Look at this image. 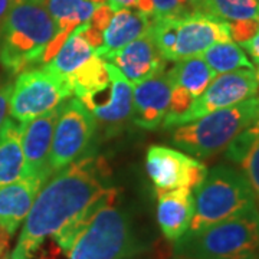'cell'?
Listing matches in <instances>:
<instances>
[{"mask_svg": "<svg viewBox=\"0 0 259 259\" xmlns=\"http://www.w3.org/2000/svg\"><path fill=\"white\" fill-rule=\"evenodd\" d=\"M108 64V62H107ZM110 85L101 91L76 97L95 120L118 125L127 121L133 112V83L120 71L108 64Z\"/></svg>", "mask_w": 259, "mask_h": 259, "instance_id": "4fadbf2b", "label": "cell"}, {"mask_svg": "<svg viewBox=\"0 0 259 259\" xmlns=\"http://www.w3.org/2000/svg\"><path fill=\"white\" fill-rule=\"evenodd\" d=\"M5 248H6V246H0V256L3 255V252H5Z\"/></svg>", "mask_w": 259, "mask_h": 259, "instance_id": "8d00e7d4", "label": "cell"}, {"mask_svg": "<svg viewBox=\"0 0 259 259\" xmlns=\"http://www.w3.org/2000/svg\"><path fill=\"white\" fill-rule=\"evenodd\" d=\"M95 134V118L78 98L62 105L54 130L49 166L52 175L69 166L90 147Z\"/></svg>", "mask_w": 259, "mask_h": 259, "instance_id": "9c48e42d", "label": "cell"}, {"mask_svg": "<svg viewBox=\"0 0 259 259\" xmlns=\"http://www.w3.org/2000/svg\"><path fill=\"white\" fill-rule=\"evenodd\" d=\"M258 2H259V0H258Z\"/></svg>", "mask_w": 259, "mask_h": 259, "instance_id": "60d3db41", "label": "cell"}, {"mask_svg": "<svg viewBox=\"0 0 259 259\" xmlns=\"http://www.w3.org/2000/svg\"><path fill=\"white\" fill-rule=\"evenodd\" d=\"M206 13L226 22L259 19L258 0H206Z\"/></svg>", "mask_w": 259, "mask_h": 259, "instance_id": "d4e9b609", "label": "cell"}, {"mask_svg": "<svg viewBox=\"0 0 259 259\" xmlns=\"http://www.w3.org/2000/svg\"><path fill=\"white\" fill-rule=\"evenodd\" d=\"M151 22V19L136 9L114 12L108 26L102 32V47L95 51V54L104 58L114 51H118L130 42L146 35L150 30Z\"/></svg>", "mask_w": 259, "mask_h": 259, "instance_id": "ac0fdd59", "label": "cell"}, {"mask_svg": "<svg viewBox=\"0 0 259 259\" xmlns=\"http://www.w3.org/2000/svg\"><path fill=\"white\" fill-rule=\"evenodd\" d=\"M110 168L102 157H81L42 186L23 221L10 259H32L52 238L68 253L87 223L115 189L108 185Z\"/></svg>", "mask_w": 259, "mask_h": 259, "instance_id": "6da1fadb", "label": "cell"}, {"mask_svg": "<svg viewBox=\"0 0 259 259\" xmlns=\"http://www.w3.org/2000/svg\"><path fill=\"white\" fill-rule=\"evenodd\" d=\"M236 163L241 166V171L249 183L256 204H259V121L253 124L252 139Z\"/></svg>", "mask_w": 259, "mask_h": 259, "instance_id": "484cf974", "label": "cell"}, {"mask_svg": "<svg viewBox=\"0 0 259 259\" xmlns=\"http://www.w3.org/2000/svg\"><path fill=\"white\" fill-rule=\"evenodd\" d=\"M45 185L39 179H20L0 186V229L13 235L26 219L35 197Z\"/></svg>", "mask_w": 259, "mask_h": 259, "instance_id": "2e32d148", "label": "cell"}, {"mask_svg": "<svg viewBox=\"0 0 259 259\" xmlns=\"http://www.w3.org/2000/svg\"><path fill=\"white\" fill-rule=\"evenodd\" d=\"M258 98H259V97H258Z\"/></svg>", "mask_w": 259, "mask_h": 259, "instance_id": "b9f144b4", "label": "cell"}, {"mask_svg": "<svg viewBox=\"0 0 259 259\" xmlns=\"http://www.w3.org/2000/svg\"><path fill=\"white\" fill-rule=\"evenodd\" d=\"M183 3L192 12L206 13V0H183Z\"/></svg>", "mask_w": 259, "mask_h": 259, "instance_id": "836d02e7", "label": "cell"}, {"mask_svg": "<svg viewBox=\"0 0 259 259\" xmlns=\"http://www.w3.org/2000/svg\"><path fill=\"white\" fill-rule=\"evenodd\" d=\"M204 62L209 65L216 75L226 74L238 69H253L252 64L246 56L245 51L235 42H219L210 48H207L202 54Z\"/></svg>", "mask_w": 259, "mask_h": 259, "instance_id": "cb8c5ba5", "label": "cell"}, {"mask_svg": "<svg viewBox=\"0 0 259 259\" xmlns=\"http://www.w3.org/2000/svg\"><path fill=\"white\" fill-rule=\"evenodd\" d=\"M157 194L158 228L167 241H179L187 233L193 219V192L189 189H175Z\"/></svg>", "mask_w": 259, "mask_h": 259, "instance_id": "e0dca14e", "label": "cell"}, {"mask_svg": "<svg viewBox=\"0 0 259 259\" xmlns=\"http://www.w3.org/2000/svg\"><path fill=\"white\" fill-rule=\"evenodd\" d=\"M258 91L259 68L238 69L216 75V78L204 90V93L197 97L192 107L177 120L176 127L199 120L210 112L241 104L252 97H256Z\"/></svg>", "mask_w": 259, "mask_h": 259, "instance_id": "30bf717a", "label": "cell"}, {"mask_svg": "<svg viewBox=\"0 0 259 259\" xmlns=\"http://www.w3.org/2000/svg\"><path fill=\"white\" fill-rule=\"evenodd\" d=\"M112 15H114V12H112L111 8L108 5H100V6H97V9L94 10L93 18L90 20L91 28L97 29L100 32H104L105 28L108 26Z\"/></svg>", "mask_w": 259, "mask_h": 259, "instance_id": "f1b7e54d", "label": "cell"}, {"mask_svg": "<svg viewBox=\"0 0 259 259\" xmlns=\"http://www.w3.org/2000/svg\"><path fill=\"white\" fill-rule=\"evenodd\" d=\"M25 176L22 148V127L8 118L0 128V186L9 185Z\"/></svg>", "mask_w": 259, "mask_h": 259, "instance_id": "d6986e66", "label": "cell"}, {"mask_svg": "<svg viewBox=\"0 0 259 259\" xmlns=\"http://www.w3.org/2000/svg\"><path fill=\"white\" fill-rule=\"evenodd\" d=\"M175 259H190V258H182V256H176Z\"/></svg>", "mask_w": 259, "mask_h": 259, "instance_id": "ab89813d", "label": "cell"}, {"mask_svg": "<svg viewBox=\"0 0 259 259\" xmlns=\"http://www.w3.org/2000/svg\"><path fill=\"white\" fill-rule=\"evenodd\" d=\"M74 90L69 78L55 72L48 65L20 72L10 94V118L28 122L64 105Z\"/></svg>", "mask_w": 259, "mask_h": 259, "instance_id": "ba28073f", "label": "cell"}, {"mask_svg": "<svg viewBox=\"0 0 259 259\" xmlns=\"http://www.w3.org/2000/svg\"><path fill=\"white\" fill-rule=\"evenodd\" d=\"M76 97L101 91L110 85V71L107 61L94 54L82 66L68 76Z\"/></svg>", "mask_w": 259, "mask_h": 259, "instance_id": "603a6c76", "label": "cell"}, {"mask_svg": "<svg viewBox=\"0 0 259 259\" xmlns=\"http://www.w3.org/2000/svg\"><path fill=\"white\" fill-rule=\"evenodd\" d=\"M259 121V98L252 97L233 107L218 110L199 120L177 125L170 141L197 160L210 158Z\"/></svg>", "mask_w": 259, "mask_h": 259, "instance_id": "3957f363", "label": "cell"}, {"mask_svg": "<svg viewBox=\"0 0 259 259\" xmlns=\"http://www.w3.org/2000/svg\"><path fill=\"white\" fill-rule=\"evenodd\" d=\"M8 233H5V232L0 229V246H6L8 245Z\"/></svg>", "mask_w": 259, "mask_h": 259, "instance_id": "e575fe53", "label": "cell"}, {"mask_svg": "<svg viewBox=\"0 0 259 259\" xmlns=\"http://www.w3.org/2000/svg\"><path fill=\"white\" fill-rule=\"evenodd\" d=\"M133 9L139 10L151 20L166 18H176L192 13L183 3V0H137Z\"/></svg>", "mask_w": 259, "mask_h": 259, "instance_id": "4316f807", "label": "cell"}, {"mask_svg": "<svg viewBox=\"0 0 259 259\" xmlns=\"http://www.w3.org/2000/svg\"><path fill=\"white\" fill-rule=\"evenodd\" d=\"M0 259H10L9 255H5V256H0Z\"/></svg>", "mask_w": 259, "mask_h": 259, "instance_id": "74e56055", "label": "cell"}, {"mask_svg": "<svg viewBox=\"0 0 259 259\" xmlns=\"http://www.w3.org/2000/svg\"><path fill=\"white\" fill-rule=\"evenodd\" d=\"M62 105L33 120L20 124L22 127V148L25 156L23 179H39L47 183L52 176L49 157L54 139V130Z\"/></svg>", "mask_w": 259, "mask_h": 259, "instance_id": "7c38bea8", "label": "cell"}, {"mask_svg": "<svg viewBox=\"0 0 259 259\" xmlns=\"http://www.w3.org/2000/svg\"><path fill=\"white\" fill-rule=\"evenodd\" d=\"M15 3H16V0H0V35H2V29L5 26V22L9 16L10 10Z\"/></svg>", "mask_w": 259, "mask_h": 259, "instance_id": "1f68e13d", "label": "cell"}, {"mask_svg": "<svg viewBox=\"0 0 259 259\" xmlns=\"http://www.w3.org/2000/svg\"><path fill=\"white\" fill-rule=\"evenodd\" d=\"M91 3L94 5H97V6H100V5H107L108 3V0H90Z\"/></svg>", "mask_w": 259, "mask_h": 259, "instance_id": "d590c367", "label": "cell"}, {"mask_svg": "<svg viewBox=\"0 0 259 259\" xmlns=\"http://www.w3.org/2000/svg\"><path fill=\"white\" fill-rule=\"evenodd\" d=\"M194 212L187 233L203 231L256 209V200L246 177L235 167H213L193 190Z\"/></svg>", "mask_w": 259, "mask_h": 259, "instance_id": "277c9868", "label": "cell"}, {"mask_svg": "<svg viewBox=\"0 0 259 259\" xmlns=\"http://www.w3.org/2000/svg\"><path fill=\"white\" fill-rule=\"evenodd\" d=\"M81 28L82 25L75 29L65 40L61 49L56 52V55L48 64L44 65H48L55 72L64 76H69L79 66H82L95 54V51L81 35Z\"/></svg>", "mask_w": 259, "mask_h": 259, "instance_id": "7402d4cb", "label": "cell"}, {"mask_svg": "<svg viewBox=\"0 0 259 259\" xmlns=\"http://www.w3.org/2000/svg\"><path fill=\"white\" fill-rule=\"evenodd\" d=\"M55 22L44 3L16 0L0 35V64L10 74H20L42 62L51 40L56 36Z\"/></svg>", "mask_w": 259, "mask_h": 259, "instance_id": "7a4b0ae2", "label": "cell"}, {"mask_svg": "<svg viewBox=\"0 0 259 259\" xmlns=\"http://www.w3.org/2000/svg\"><path fill=\"white\" fill-rule=\"evenodd\" d=\"M12 90H13V85H12V83L0 85V128H2V125L5 124V121L8 120Z\"/></svg>", "mask_w": 259, "mask_h": 259, "instance_id": "f546056e", "label": "cell"}, {"mask_svg": "<svg viewBox=\"0 0 259 259\" xmlns=\"http://www.w3.org/2000/svg\"><path fill=\"white\" fill-rule=\"evenodd\" d=\"M137 0H108V6L112 12H117L120 9H133L136 6Z\"/></svg>", "mask_w": 259, "mask_h": 259, "instance_id": "d6a6232c", "label": "cell"}, {"mask_svg": "<svg viewBox=\"0 0 259 259\" xmlns=\"http://www.w3.org/2000/svg\"><path fill=\"white\" fill-rule=\"evenodd\" d=\"M171 95L167 71L133 83L131 120L144 130H156L166 117Z\"/></svg>", "mask_w": 259, "mask_h": 259, "instance_id": "9a60e30c", "label": "cell"}, {"mask_svg": "<svg viewBox=\"0 0 259 259\" xmlns=\"http://www.w3.org/2000/svg\"><path fill=\"white\" fill-rule=\"evenodd\" d=\"M146 168L157 193L175 189H189L193 192L209 171L197 158L166 146L148 148Z\"/></svg>", "mask_w": 259, "mask_h": 259, "instance_id": "8fae6325", "label": "cell"}, {"mask_svg": "<svg viewBox=\"0 0 259 259\" xmlns=\"http://www.w3.org/2000/svg\"><path fill=\"white\" fill-rule=\"evenodd\" d=\"M175 255L190 259H258V207L175 242Z\"/></svg>", "mask_w": 259, "mask_h": 259, "instance_id": "8992f818", "label": "cell"}, {"mask_svg": "<svg viewBox=\"0 0 259 259\" xmlns=\"http://www.w3.org/2000/svg\"><path fill=\"white\" fill-rule=\"evenodd\" d=\"M167 76L171 85L182 87L196 100L216 78V74L202 56H194L177 61L176 65L167 71Z\"/></svg>", "mask_w": 259, "mask_h": 259, "instance_id": "ffe728a7", "label": "cell"}, {"mask_svg": "<svg viewBox=\"0 0 259 259\" xmlns=\"http://www.w3.org/2000/svg\"><path fill=\"white\" fill-rule=\"evenodd\" d=\"M45 8L55 22L58 35L68 37L93 18L97 5L90 0H45Z\"/></svg>", "mask_w": 259, "mask_h": 259, "instance_id": "44dd1931", "label": "cell"}, {"mask_svg": "<svg viewBox=\"0 0 259 259\" xmlns=\"http://www.w3.org/2000/svg\"><path fill=\"white\" fill-rule=\"evenodd\" d=\"M229 30L232 40H236V44L242 45L243 42L255 36V33L259 30V19H243L229 22Z\"/></svg>", "mask_w": 259, "mask_h": 259, "instance_id": "83f0119b", "label": "cell"}, {"mask_svg": "<svg viewBox=\"0 0 259 259\" xmlns=\"http://www.w3.org/2000/svg\"><path fill=\"white\" fill-rule=\"evenodd\" d=\"M118 192L98 207L71 249L68 259H128L143 250L131 219L117 206Z\"/></svg>", "mask_w": 259, "mask_h": 259, "instance_id": "5b68a950", "label": "cell"}, {"mask_svg": "<svg viewBox=\"0 0 259 259\" xmlns=\"http://www.w3.org/2000/svg\"><path fill=\"white\" fill-rule=\"evenodd\" d=\"M239 47L248 52V55L252 59V64L255 65V68H259V30L255 33V36L250 37L249 40L243 42Z\"/></svg>", "mask_w": 259, "mask_h": 259, "instance_id": "4dcf8cb0", "label": "cell"}, {"mask_svg": "<svg viewBox=\"0 0 259 259\" xmlns=\"http://www.w3.org/2000/svg\"><path fill=\"white\" fill-rule=\"evenodd\" d=\"M148 33L170 62L200 56L214 44L232 40L229 22L200 12L153 20Z\"/></svg>", "mask_w": 259, "mask_h": 259, "instance_id": "52a82bcc", "label": "cell"}, {"mask_svg": "<svg viewBox=\"0 0 259 259\" xmlns=\"http://www.w3.org/2000/svg\"><path fill=\"white\" fill-rule=\"evenodd\" d=\"M33 2H39V3H44L45 0H33Z\"/></svg>", "mask_w": 259, "mask_h": 259, "instance_id": "f35d334b", "label": "cell"}, {"mask_svg": "<svg viewBox=\"0 0 259 259\" xmlns=\"http://www.w3.org/2000/svg\"><path fill=\"white\" fill-rule=\"evenodd\" d=\"M104 59L114 65L131 83L141 82L166 71V59L158 52L148 32L105 55Z\"/></svg>", "mask_w": 259, "mask_h": 259, "instance_id": "5bb4252c", "label": "cell"}]
</instances>
